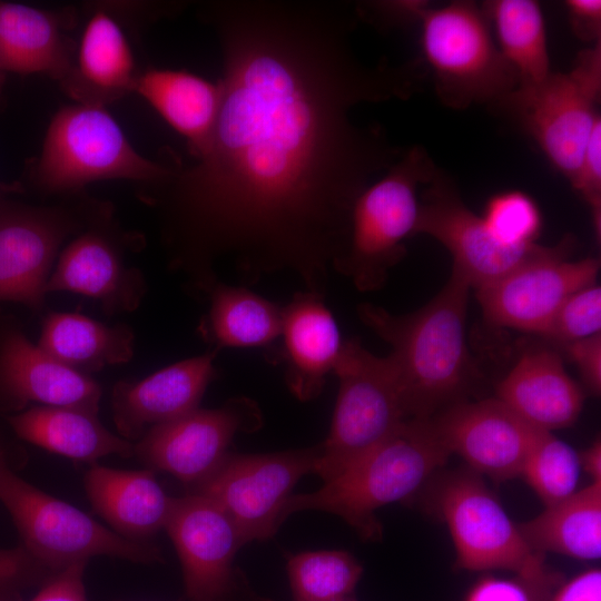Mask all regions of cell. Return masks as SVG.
<instances>
[{"instance_id": "obj_1", "label": "cell", "mask_w": 601, "mask_h": 601, "mask_svg": "<svg viewBox=\"0 0 601 601\" xmlns=\"http://www.w3.org/2000/svg\"><path fill=\"white\" fill-rule=\"evenodd\" d=\"M204 14L221 58L213 134L193 165L146 196L167 266L197 298L277 274L325 295L356 199L404 151L353 111L410 98L426 68L364 62L352 41L359 8L348 1L220 0Z\"/></svg>"}, {"instance_id": "obj_2", "label": "cell", "mask_w": 601, "mask_h": 601, "mask_svg": "<svg viewBox=\"0 0 601 601\" xmlns=\"http://www.w3.org/2000/svg\"><path fill=\"white\" fill-rule=\"evenodd\" d=\"M471 286L454 272L418 309L394 314L362 303L358 318L391 346L387 355L401 382L411 418H430L467 400L480 371L466 342Z\"/></svg>"}, {"instance_id": "obj_3", "label": "cell", "mask_w": 601, "mask_h": 601, "mask_svg": "<svg viewBox=\"0 0 601 601\" xmlns=\"http://www.w3.org/2000/svg\"><path fill=\"white\" fill-rule=\"evenodd\" d=\"M380 16L392 22H417L427 78L447 107L493 105L514 90L519 80L502 56L481 6L452 1H381Z\"/></svg>"}, {"instance_id": "obj_4", "label": "cell", "mask_w": 601, "mask_h": 601, "mask_svg": "<svg viewBox=\"0 0 601 601\" xmlns=\"http://www.w3.org/2000/svg\"><path fill=\"white\" fill-rule=\"evenodd\" d=\"M431 418H410L317 491L290 495L282 520L304 510L341 516L366 541L382 539L375 512L415 494L450 457Z\"/></svg>"}, {"instance_id": "obj_5", "label": "cell", "mask_w": 601, "mask_h": 601, "mask_svg": "<svg viewBox=\"0 0 601 601\" xmlns=\"http://www.w3.org/2000/svg\"><path fill=\"white\" fill-rule=\"evenodd\" d=\"M437 170L427 150L414 146L371 183L354 204L348 244L333 272L348 277L359 292L381 289L405 257V240L414 236L418 187Z\"/></svg>"}, {"instance_id": "obj_6", "label": "cell", "mask_w": 601, "mask_h": 601, "mask_svg": "<svg viewBox=\"0 0 601 601\" xmlns=\"http://www.w3.org/2000/svg\"><path fill=\"white\" fill-rule=\"evenodd\" d=\"M170 171L139 154L105 106L76 102L51 119L32 177L45 193L76 195L106 179L154 186Z\"/></svg>"}, {"instance_id": "obj_7", "label": "cell", "mask_w": 601, "mask_h": 601, "mask_svg": "<svg viewBox=\"0 0 601 601\" xmlns=\"http://www.w3.org/2000/svg\"><path fill=\"white\" fill-rule=\"evenodd\" d=\"M333 374L339 381L329 433L314 473L334 477L397 431L410 415L398 376L387 356L359 338L342 343Z\"/></svg>"}, {"instance_id": "obj_8", "label": "cell", "mask_w": 601, "mask_h": 601, "mask_svg": "<svg viewBox=\"0 0 601 601\" xmlns=\"http://www.w3.org/2000/svg\"><path fill=\"white\" fill-rule=\"evenodd\" d=\"M601 41L582 50L572 68L551 71L543 80L518 86L494 102L540 147L570 181L577 174L600 114Z\"/></svg>"}, {"instance_id": "obj_9", "label": "cell", "mask_w": 601, "mask_h": 601, "mask_svg": "<svg viewBox=\"0 0 601 601\" xmlns=\"http://www.w3.org/2000/svg\"><path fill=\"white\" fill-rule=\"evenodd\" d=\"M0 501L20 534L21 546L55 573L96 555L144 563L161 559L156 545L117 534L76 506L28 483L6 464L0 467Z\"/></svg>"}, {"instance_id": "obj_10", "label": "cell", "mask_w": 601, "mask_h": 601, "mask_svg": "<svg viewBox=\"0 0 601 601\" xmlns=\"http://www.w3.org/2000/svg\"><path fill=\"white\" fill-rule=\"evenodd\" d=\"M111 210L85 198L48 207L0 199V303L41 311L61 246Z\"/></svg>"}, {"instance_id": "obj_11", "label": "cell", "mask_w": 601, "mask_h": 601, "mask_svg": "<svg viewBox=\"0 0 601 601\" xmlns=\"http://www.w3.org/2000/svg\"><path fill=\"white\" fill-rule=\"evenodd\" d=\"M455 548V566L466 571L505 570L542 580L556 575L544 554L533 551L481 475L451 474L436 499Z\"/></svg>"}, {"instance_id": "obj_12", "label": "cell", "mask_w": 601, "mask_h": 601, "mask_svg": "<svg viewBox=\"0 0 601 601\" xmlns=\"http://www.w3.org/2000/svg\"><path fill=\"white\" fill-rule=\"evenodd\" d=\"M321 444L267 453L228 452L220 464L193 485L191 493L215 502L233 521L245 543L264 541L282 525V511L297 481L314 473Z\"/></svg>"}, {"instance_id": "obj_13", "label": "cell", "mask_w": 601, "mask_h": 601, "mask_svg": "<svg viewBox=\"0 0 601 601\" xmlns=\"http://www.w3.org/2000/svg\"><path fill=\"white\" fill-rule=\"evenodd\" d=\"M574 246L575 239L565 236L543 256L475 289L484 319L497 327L543 336L562 303L597 283L599 258L570 259Z\"/></svg>"}, {"instance_id": "obj_14", "label": "cell", "mask_w": 601, "mask_h": 601, "mask_svg": "<svg viewBox=\"0 0 601 601\" xmlns=\"http://www.w3.org/2000/svg\"><path fill=\"white\" fill-rule=\"evenodd\" d=\"M418 200L414 236L425 234L440 242L453 258L452 272L471 288L489 285L552 248L538 243L511 247L499 242L482 216L463 201L453 179L440 168Z\"/></svg>"}, {"instance_id": "obj_15", "label": "cell", "mask_w": 601, "mask_h": 601, "mask_svg": "<svg viewBox=\"0 0 601 601\" xmlns=\"http://www.w3.org/2000/svg\"><path fill=\"white\" fill-rule=\"evenodd\" d=\"M262 425L256 403L236 397L217 408H196L148 430L135 444V454L151 470L167 472L193 486L224 460L238 432Z\"/></svg>"}, {"instance_id": "obj_16", "label": "cell", "mask_w": 601, "mask_h": 601, "mask_svg": "<svg viewBox=\"0 0 601 601\" xmlns=\"http://www.w3.org/2000/svg\"><path fill=\"white\" fill-rule=\"evenodd\" d=\"M134 237L114 223L112 210L98 218L61 249L47 293L69 292L96 299L107 315L137 309L147 292L146 279L126 262Z\"/></svg>"}, {"instance_id": "obj_17", "label": "cell", "mask_w": 601, "mask_h": 601, "mask_svg": "<svg viewBox=\"0 0 601 601\" xmlns=\"http://www.w3.org/2000/svg\"><path fill=\"white\" fill-rule=\"evenodd\" d=\"M450 454L495 482L520 477L536 427L497 397L457 402L430 417Z\"/></svg>"}, {"instance_id": "obj_18", "label": "cell", "mask_w": 601, "mask_h": 601, "mask_svg": "<svg viewBox=\"0 0 601 601\" xmlns=\"http://www.w3.org/2000/svg\"><path fill=\"white\" fill-rule=\"evenodd\" d=\"M165 530L176 548L190 601H217L227 590L231 564L245 544L228 515L195 493L174 497Z\"/></svg>"}, {"instance_id": "obj_19", "label": "cell", "mask_w": 601, "mask_h": 601, "mask_svg": "<svg viewBox=\"0 0 601 601\" xmlns=\"http://www.w3.org/2000/svg\"><path fill=\"white\" fill-rule=\"evenodd\" d=\"M216 355L210 349L140 381H119L111 395L119 435L130 442L139 440L151 427L198 408L207 386L217 377Z\"/></svg>"}, {"instance_id": "obj_20", "label": "cell", "mask_w": 601, "mask_h": 601, "mask_svg": "<svg viewBox=\"0 0 601 601\" xmlns=\"http://www.w3.org/2000/svg\"><path fill=\"white\" fill-rule=\"evenodd\" d=\"M325 295L300 290L283 306L280 345L267 355L285 365V381L300 401L317 397L333 373L342 347L337 323Z\"/></svg>"}, {"instance_id": "obj_21", "label": "cell", "mask_w": 601, "mask_h": 601, "mask_svg": "<svg viewBox=\"0 0 601 601\" xmlns=\"http://www.w3.org/2000/svg\"><path fill=\"white\" fill-rule=\"evenodd\" d=\"M0 396L14 408L36 402L98 414L101 388L89 375L46 354L19 329L9 328L0 336Z\"/></svg>"}, {"instance_id": "obj_22", "label": "cell", "mask_w": 601, "mask_h": 601, "mask_svg": "<svg viewBox=\"0 0 601 601\" xmlns=\"http://www.w3.org/2000/svg\"><path fill=\"white\" fill-rule=\"evenodd\" d=\"M495 397L530 425L550 432L574 424L584 403V392L561 355L544 346H531L519 356Z\"/></svg>"}, {"instance_id": "obj_23", "label": "cell", "mask_w": 601, "mask_h": 601, "mask_svg": "<svg viewBox=\"0 0 601 601\" xmlns=\"http://www.w3.org/2000/svg\"><path fill=\"white\" fill-rule=\"evenodd\" d=\"M138 72L128 40L111 13L88 19L68 75L60 81L76 102L105 106L134 91Z\"/></svg>"}, {"instance_id": "obj_24", "label": "cell", "mask_w": 601, "mask_h": 601, "mask_svg": "<svg viewBox=\"0 0 601 601\" xmlns=\"http://www.w3.org/2000/svg\"><path fill=\"white\" fill-rule=\"evenodd\" d=\"M85 490L93 510L117 534L146 540L165 530L173 500L152 470H119L92 463Z\"/></svg>"}, {"instance_id": "obj_25", "label": "cell", "mask_w": 601, "mask_h": 601, "mask_svg": "<svg viewBox=\"0 0 601 601\" xmlns=\"http://www.w3.org/2000/svg\"><path fill=\"white\" fill-rule=\"evenodd\" d=\"M75 56L59 12L0 1V62L17 73H46L61 81Z\"/></svg>"}, {"instance_id": "obj_26", "label": "cell", "mask_w": 601, "mask_h": 601, "mask_svg": "<svg viewBox=\"0 0 601 601\" xmlns=\"http://www.w3.org/2000/svg\"><path fill=\"white\" fill-rule=\"evenodd\" d=\"M134 91L176 130L194 158L206 149L220 105V86L185 71L150 68L138 73Z\"/></svg>"}, {"instance_id": "obj_27", "label": "cell", "mask_w": 601, "mask_h": 601, "mask_svg": "<svg viewBox=\"0 0 601 601\" xmlns=\"http://www.w3.org/2000/svg\"><path fill=\"white\" fill-rule=\"evenodd\" d=\"M98 414L61 406H35L8 418L22 440L77 461L96 463L107 455L128 457L135 444L111 433Z\"/></svg>"}, {"instance_id": "obj_28", "label": "cell", "mask_w": 601, "mask_h": 601, "mask_svg": "<svg viewBox=\"0 0 601 601\" xmlns=\"http://www.w3.org/2000/svg\"><path fill=\"white\" fill-rule=\"evenodd\" d=\"M37 345L61 364L89 375L129 362L135 334L125 324L111 326L77 313L51 312L43 319Z\"/></svg>"}, {"instance_id": "obj_29", "label": "cell", "mask_w": 601, "mask_h": 601, "mask_svg": "<svg viewBox=\"0 0 601 601\" xmlns=\"http://www.w3.org/2000/svg\"><path fill=\"white\" fill-rule=\"evenodd\" d=\"M529 546L575 560L601 556V481L590 482L531 520L518 524Z\"/></svg>"}, {"instance_id": "obj_30", "label": "cell", "mask_w": 601, "mask_h": 601, "mask_svg": "<svg viewBox=\"0 0 601 601\" xmlns=\"http://www.w3.org/2000/svg\"><path fill=\"white\" fill-rule=\"evenodd\" d=\"M208 312L197 332L219 352L228 347H269L279 338L283 306L244 286L219 283L207 296Z\"/></svg>"}, {"instance_id": "obj_31", "label": "cell", "mask_w": 601, "mask_h": 601, "mask_svg": "<svg viewBox=\"0 0 601 601\" xmlns=\"http://www.w3.org/2000/svg\"><path fill=\"white\" fill-rule=\"evenodd\" d=\"M495 42L519 85L543 80L552 70L542 8L535 0H492L481 6Z\"/></svg>"}, {"instance_id": "obj_32", "label": "cell", "mask_w": 601, "mask_h": 601, "mask_svg": "<svg viewBox=\"0 0 601 601\" xmlns=\"http://www.w3.org/2000/svg\"><path fill=\"white\" fill-rule=\"evenodd\" d=\"M294 601H342L352 595L363 568L348 552H302L288 560Z\"/></svg>"}, {"instance_id": "obj_33", "label": "cell", "mask_w": 601, "mask_h": 601, "mask_svg": "<svg viewBox=\"0 0 601 601\" xmlns=\"http://www.w3.org/2000/svg\"><path fill=\"white\" fill-rule=\"evenodd\" d=\"M581 471L579 453L572 446L552 432L536 428L520 477L550 506L578 490Z\"/></svg>"}, {"instance_id": "obj_34", "label": "cell", "mask_w": 601, "mask_h": 601, "mask_svg": "<svg viewBox=\"0 0 601 601\" xmlns=\"http://www.w3.org/2000/svg\"><path fill=\"white\" fill-rule=\"evenodd\" d=\"M481 216L495 238L511 247L536 244L543 224L538 204L521 190L495 194Z\"/></svg>"}, {"instance_id": "obj_35", "label": "cell", "mask_w": 601, "mask_h": 601, "mask_svg": "<svg viewBox=\"0 0 601 601\" xmlns=\"http://www.w3.org/2000/svg\"><path fill=\"white\" fill-rule=\"evenodd\" d=\"M601 287L578 289L560 306L543 337L559 345L601 334Z\"/></svg>"}, {"instance_id": "obj_36", "label": "cell", "mask_w": 601, "mask_h": 601, "mask_svg": "<svg viewBox=\"0 0 601 601\" xmlns=\"http://www.w3.org/2000/svg\"><path fill=\"white\" fill-rule=\"evenodd\" d=\"M560 584L559 574L542 580L487 577L471 589L465 601H549L552 589Z\"/></svg>"}, {"instance_id": "obj_37", "label": "cell", "mask_w": 601, "mask_h": 601, "mask_svg": "<svg viewBox=\"0 0 601 601\" xmlns=\"http://www.w3.org/2000/svg\"><path fill=\"white\" fill-rule=\"evenodd\" d=\"M590 208L594 234L601 235V117L595 121L575 176L570 181Z\"/></svg>"}, {"instance_id": "obj_38", "label": "cell", "mask_w": 601, "mask_h": 601, "mask_svg": "<svg viewBox=\"0 0 601 601\" xmlns=\"http://www.w3.org/2000/svg\"><path fill=\"white\" fill-rule=\"evenodd\" d=\"M574 364L585 388L599 396L601 392V334L560 345Z\"/></svg>"}, {"instance_id": "obj_39", "label": "cell", "mask_w": 601, "mask_h": 601, "mask_svg": "<svg viewBox=\"0 0 601 601\" xmlns=\"http://www.w3.org/2000/svg\"><path fill=\"white\" fill-rule=\"evenodd\" d=\"M86 564V561L77 562L56 572L31 601H87Z\"/></svg>"}, {"instance_id": "obj_40", "label": "cell", "mask_w": 601, "mask_h": 601, "mask_svg": "<svg viewBox=\"0 0 601 601\" xmlns=\"http://www.w3.org/2000/svg\"><path fill=\"white\" fill-rule=\"evenodd\" d=\"M564 6L577 38L590 45L601 41L600 0H566Z\"/></svg>"}, {"instance_id": "obj_41", "label": "cell", "mask_w": 601, "mask_h": 601, "mask_svg": "<svg viewBox=\"0 0 601 601\" xmlns=\"http://www.w3.org/2000/svg\"><path fill=\"white\" fill-rule=\"evenodd\" d=\"M549 601H601V570H585L552 593Z\"/></svg>"}, {"instance_id": "obj_42", "label": "cell", "mask_w": 601, "mask_h": 601, "mask_svg": "<svg viewBox=\"0 0 601 601\" xmlns=\"http://www.w3.org/2000/svg\"><path fill=\"white\" fill-rule=\"evenodd\" d=\"M41 568L21 545L0 549V587H14Z\"/></svg>"}, {"instance_id": "obj_43", "label": "cell", "mask_w": 601, "mask_h": 601, "mask_svg": "<svg viewBox=\"0 0 601 601\" xmlns=\"http://www.w3.org/2000/svg\"><path fill=\"white\" fill-rule=\"evenodd\" d=\"M581 470L591 479V482L601 481V442L593 441L583 452L579 453Z\"/></svg>"}, {"instance_id": "obj_44", "label": "cell", "mask_w": 601, "mask_h": 601, "mask_svg": "<svg viewBox=\"0 0 601 601\" xmlns=\"http://www.w3.org/2000/svg\"><path fill=\"white\" fill-rule=\"evenodd\" d=\"M13 587H0V601H21Z\"/></svg>"}, {"instance_id": "obj_45", "label": "cell", "mask_w": 601, "mask_h": 601, "mask_svg": "<svg viewBox=\"0 0 601 601\" xmlns=\"http://www.w3.org/2000/svg\"><path fill=\"white\" fill-rule=\"evenodd\" d=\"M20 190L21 186L17 183L8 184L0 181V199H3L7 195L19 193Z\"/></svg>"}, {"instance_id": "obj_46", "label": "cell", "mask_w": 601, "mask_h": 601, "mask_svg": "<svg viewBox=\"0 0 601 601\" xmlns=\"http://www.w3.org/2000/svg\"><path fill=\"white\" fill-rule=\"evenodd\" d=\"M2 66H1V62H0V88H1V85H2Z\"/></svg>"}, {"instance_id": "obj_47", "label": "cell", "mask_w": 601, "mask_h": 601, "mask_svg": "<svg viewBox=\"0 0 601 601\" xmlns=\"http://www.w3.org/2000/svg\"><path fill=\"white\" fill-rule=\"evenodd\" d=\"M342 601H356V600L353 598V595H349V597L343 599Z\"/></svg>"}, {"instance_id": "obj_48", "label": "cell", "mask_w": 601, "mask_h": 601, "mask_svg": "<svg viewBox=\"0 0 601 601\" xmlns=\"http://www.w3.org/2000/svg\"><path fill=\"white\" fill-rule=\"evenodd\" d=\"M3 464H4V463H3V459H2V452H1V450H0V467H1Z\"/></svg>"}]
</instances>
